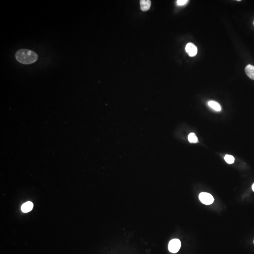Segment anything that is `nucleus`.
I'll use <instances>...</instances> for the list:
<instances>
[{
	"label": "nucleus",
	"instance_id": "1",
	"mask_svg": "<svg viewBox=\"0 0 254 254\" xmlns=\"http://www.w3.org/2000/svg\"><path fill=\"white\" fill-rule=\"evenodd\" d=\"M15 56L18 61L25 65L33 64L38 59V55L34 51L27 49H20Z\"/></svg>",
	"mask_w": 254,
	"mask_h": 254
},
{
	"label": "nucleus",
	"instance_id": "2",
	"mask_svg": "<svg viewBox=\"0 0 254 254\" xmlns=\"http://www.w3.org/2000/svg\"><path fill=\"white\" fill-rule=\"evenodd\" d=\"M181 246L180 241L177 239H173L170 241L169 243V250L173 253H177L179 250Z\"/></svg>",
	"mask_w": 254,
	"mask_h": 254
},
{
	"label": "nucleus",
	"instance_id": "3",
	"mask_svg": "<svg viewBox=\"0 0 254 254\" xmlns=\"http://www.w3.org/2000/svg\"><path fill=\"white\" fill-rule=\"evenodd\" d=\"M199 199L202 203L205 205H210L214 201L212 195L207 193H201L199 194Z\"/></svg>",
	"mask_w": 254,
	"mask_h": 254
},
{
	"label": "nucleus",
	"instance_id": "4",
	"mask_svg": "<svg viewBox=\"0 0 254 254\" xmlns=\"http://www.w3.org/2000/svg\"><path fill=\"white\" fill-rule=\"evenodd\" d=\"M186 51L190 57H194L197 53V48L194 44L188 43L186 46Z\"/></svg>",
	"mask_w": 254,
	"mask_h": 254
},
{
	"label": "nucleus",
	"instance_id": "5",
	"mask_svg": "<svg viewBox=\"0 0 254 254\" xmlns=\"http://www.w3.org/2000/svg\"><path fill=\"white\" fill-rule=\"evenodd\" d=\"M140 3L142 11H147L150 8L151 1L150 0H141Z\"/></svg>",
	"mask_w": 254,
	"mask_h": 254
},
{
	"label": "nucleus",
	"instance_id": "6",
	"mask_svg": "<svg viewBox=\"0 0 254 254\" xmlns=\"http://www.w3.org/2000/svg\"><path fill=\"white\" fill-rule=\"evenodd\" d=\"M208 106L210 107L211 108L214 110L215 111L217 112H220L221 111L222 108L221 107L220 105L218 104V103H217L216 101H208Z\"/></svg>",
	"mask_w": 254,
	"mask_h": 254
},
{
	"label": "nucleus",
	"instance_id": "7",
	"mask_svg": "<svg viewBox=\"0 0 254 254\" xmlns=\"http://www.w3.org/2000/svg\"><path fill=\"white\" fill-rule=\"evenodd\" d=\"M246 74L250 78L254 80V66L248 65L245 68Z\"/></svg>",
	"mask_w": 254,
	"mask_h": 254
},
{
	"label": "nucleus",
	"instance_id": "8",
	"mask_svg": "<svg viewBox=\"0 0 254 254\" xmlns=\"http://www.w3.org/2000/svg\"><path fill=\"white\" fill-rule=\"evenodd\" d=\"M33 208V203L28 201V202H25L24 204H23L22 207H21V210L23 212L27 213V212H29Z\"/></svg>",
	"mask_w": 254,
	"mask_h": 254
},
{
	"label": "nucleus",
	"instance_id": "9",
	"mask_svg": "<svg viewBox=\"0 0 254 254\" xmlns=\"http://www.w3.org/2000/svg\"><path fill=\"white\" fill-rule=\"evenodd\" d=\"M188 140L191 143H197L198 142V139L196 135L194 133H191L188 135Z\"/></svg>",
	"mask_w": 254,
	"mask_h": 254
},
{
	"label": "nucleus",
	"instance_id": "10",
	"mask_svg": "<svg viewBox=\"0 0 254 254\" xmlns=\"http://www.w3.org/2000/svg\"><path fill=\"white\" fill-rule=\"evenodd\" d=\"M224 159L225 161L227 163L230 164L234 163V160H235V159L234 158V156H232V155H228V154H227V155H226L224 156Z\"/></svg>",
	"mask_w": 254,
	"mask_h": 254
},
{
	"label": "nucleus",
	"instance_id": "11",
	"mask_svg": "<svg viewBox=\"0 0 254 254\" xmlns=\"http://www.w3.org/2000/svg\"><path fill=\"white\" fill-rule=\"evenodd\" d=\"M188 1L187 0H178L177 1V3L178 6H182L185 5Z\"/></svg>",
	"mask_w": 254,
	"mask_h": 254
},
{
	"label": "nucleus",
	"instance_id": "12",
	"mask_svg": "<svg viewBox=\"0 0 254 254\" xmlns=\"http://www.w3.org/2000/svg\"><path fill=\"white\" fill-rule=\"evenodd\" d=\"M252 189L253 190V191H254V183L253 184V185L252 186Z\"/></svg>",
	"mask_w": 254,
	"mask_h": 254
},
{
	"label": "nucleus",
	"instance_id": "13",
	"mask_svg": "<svg viewBox=\"0 0 254 254\" xmlns=\"http://www.w3.org/2000/svg\"></svg>",
	"mask_w": 254,
	"mask_h": 254
}]
</instances>
